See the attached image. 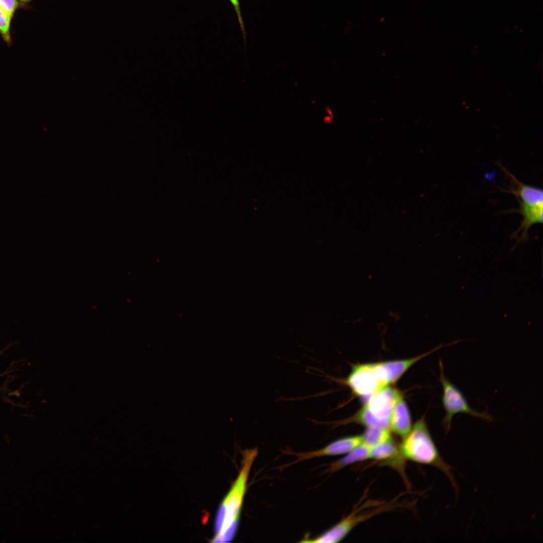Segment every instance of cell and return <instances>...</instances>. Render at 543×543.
Here are the masks:
<instances>
[{
    "label": "cell",
    "mask_w": 543,
    "mask_h": 543,
    "mask_svg": "<svg viewBox=\"0 0 543 543\" xmlns=\"http://www.w3.org/2000/svg\"><path fill=\"white\" fill-rule=\"evenodd\" d=\"M362 443L361 435H353L334 440L325 446L315 450L306 452H294L285 450V454L293 455L296 459L282 468L290 466L300 462L324 456H334L346 454Z\"/></svg>",
    "instance_id": "cell-7"
},
{
    "label": "cell",
    "mask_w": 543,
    "mask_h": 543,
    "mask_svg": "<svg viewBox=\"0 0 543 543\" xmlns=\"http://www.w3.org/2000/svg\"><path fill=\"white\" fill-rule=\"evenodd\" d=\"M374 502L370 501L366 502L360 506H358L357 509H354L345 518L342 519L337 524L322 534L313 538L305 537L304 538L303 541L304 542L315 543H335L339 542L360 523L366 521L375 515L389 511L395 506V502H381L379 504L375 506L374 508H372L373 506L379 502L378 501L372 506L371 508L369 509Z\"/></svg>",
    "instance_id": "cell-4"
},
{
    "label": "cell",
    "mask_w": 543,
    "mask_h": 543,
    "mask_svg": "<svg viewBox=\"0 0 543 543\" xmlns=\"http://www.w3.org/2000/svg\"><path fill=\"white\" fill-rule=\"evenodd\" d=\"M13 17L0 6V35L8 46L13 43L10 31Z\"/></svg>",
    "instance_id": "cell-15"
},
{
    "label": "cell",
    "mask_w": 543,
    "mask_h": 543,
    "mask_svg": "<svg viewBox=\"0 0 543 543\" xmlns=\"http://www.w3.org/2000/svg\"><path fill=\"white\" fill-rule=\"evenodd\" d=\"M229 1L230 2L231 4L232 5V6H233V8L234 9V10L235 11V13L236 14V15H237V18H238V22H239V25H240V27L241 28V31L242 32V34H243V36L244 43H245V45L246 46V34L245 29V27H244V22H243L242 17V15H241V11H240V5H239V0H229Z\"/></svg>",
    "instance_id": "cell-17"
},
{
    "label": "cell",
    "mask_w": 543,
    "mask_h": 543,
    "mask_svg": "<svg viewBox=\"0 0 543 543\" xmlns=\"http://www.w3.org/2000/svg\"><path fill=\"white\" fill-rule=\"evenodd\" d=\"M402 395L396 389L387 386L370 396L358 412L354 419L368 427L390 430V421L393 408Z\"/></svg>",
    "instance_id": "cell-3"
},
{
    "label": "cell",
    "mask_w": 543,
    "mask_h": 543,
    "mask_svg": "<svg viewBox=\"0 0 543 543\" xmlns=\"http://www.w3.org/2000/svg\"><path fill=\"white\" fill-rule=\"evenodd\" d=\"M345 383L357 396L369 398L384 387L377 378L373 363L353 366Z\"/></svg>",
    "instance_id": "cell-6"
},
{
    "label": "cell",
    "mask_w": 543,
    "mask_h": 543,
    "mask_svg": "<svg viewBox=\"0 0 543 543\" xmlns=\"http://www.w3.org/2000/svg\"><path fill=\"white\" fill-rule=\"evenodd\" d=\"M257 454L256 447L243 451L240 471L218 510L215 521L216 534L212 542H229L233 539L237 530L249 473Z\"/></svg>",
    "instance_id": "cell-1"
},
{
    "label": "cell",
    "mask_w": 543,
    "mask_h": 543,
    "mask_svg": "<svg viewBox=\"0 0 543 543\" xmlns=\"http://www.w3.org/2000/svg\"><path fill=\"white\" fill-rule=\"evenodd\" d=\"M23 5L25 6L32 0H19Z\"/></svg>",
    "instance_id": "cell-18"
},
{
    "label": "cell",
    "mask_w": 543,
    "mask_h": 543,
    "mask_svg": "<svg viewBox=\"0 0 543 543\" xmlns=\"http://www.w3.org/2000/svg\"><path fill=\"white\" fill-rule=\"evenodd\" d=\"M439 366V381L443 389L442 403L445 411L442 424L445 432L447 433L450 431L452 418L458 413L467 414L489 422L493 421L494 418L487 412H478L470 406L462 392L445 377L441 360Z\"/></svg>",
    "instance_id": "cell-5"
},
{
    "label": "cell",
    "mask_w": 543,
    "mask_h": 543,
    "mask_svg": "<svg viewBox=\"0 0 543 543\" xmlns=\"http://www.w3.org/2000/svg\"><path fill=\"white\" fill-rule=\"evenodd\" d=\"M370 452L371 448L361 443L342 458L327 465L326 472L335 473L348 465L370 459Z\"/></svg>",
    "instance_id": "cell-13"
},
{
    "label": "cell",
    "mask_w": 543,
    "mask_h": 543,
    "mask_svg": "<svg viewBox=\"0 0 543 543\" xmlns=\"http://www.w3.org/2000/svg\"><path fill=\"white\" fill-rule=\"evenodd\" d=\"M412 428L411 419L407 405L402 396L397 401L392 412L390 430L404 438Z\"/></svg>",
    "instance_id": "cell-11"
},
{
    "label": "cell",
    "mask_w": 543,
    "mask_h": 543,
    "mask_svg": "<svg viewBox=\"0 0 543 543\" xmlns=\"http://www.w3.org/2000/svg\"><path fill=\"white\" fill-rule=\"evenodd\" d=\"M502 168L511 179L514 185L513 188L506 192L514 195L517 200L535 205L543 206V192L541 189L521 183L506 168L503 167Z\"/></svg>",
    "instance_id": "cell-12"
},
{
    "label": "cell",
    "mask_w": 543,
    "mask_h": 543,
    "mask_svg": "<svg viewBox=\"0 0 543 543\" xmlns=\"http://www.w3.org/2000/svg\"><path fill=\"white\" fill-rule=\"evenodd\" d=\"M370 459L378 465L390 467L397 471L407 481L405 473V462L398 445L391 437L385 442L371 448Z\"/></svg>",
    "instance_id": "cell-8"
},
{
    "label": "cell",
    "mask_w": 543,
    "mask_h": 543,
    "mask_svg": "<svg viewBox=\"0 0 543 543\" xmlns=\"http://www.w3.org/2000/svg\"><path fill=\"white\" fill-rule=\"evenodd\" d=\"M442 346L411 358L373 363L375 375L383 387L389 386L395 383L417 361Z\"/></svg>",
    "instance_id": "cell-9"
},
{
    "label": "cell",
    "mask_w": 543,
    "mask_h": 543,
    "mask_svg": "<svg viewBox=\"0 0 543 543\" xmlns=\"http://www.w3.org/2000/svg\"><path fill=\"white\" fill-rule=\"evenodd\" d=\"M361 437L362 443L371 448L385 442L392 436L389 429L368 427Z\"/></svg>",
    "instance_id": "cell-14"
},
{
    "label": "cell",
    "mask_w": 543,
    "mask_h": 543,
    "mask_svg": "<svg viewBox=\"0 0 543 543\" xmlns=\"http://www.w3.org/2000/svg\"><path fill=\"white\" fill-rule=\"evenodd\" d=\"M401 454L407 460L434 467L449 479L456 495L458 487L451 467L441 457L429 431L424 418L414 425L409 433L403 438L399 445Z\"/></svg>",
    "instance_id": "cell-2"
},
{
    "label": "cell",
    "mask_w": 543,
    "mask_h": 543,
    "mask_svg": "<svg viewBox=\"0 0 543 543\" xmlns=\"http://www.w3.org/2000/svg\"><path fill=\"white\" fill-rule=\"evenodd\" d=\"M519 208L516 211L521 214L523 220L520 227L513 235L516 237L518 234L522 231L518 237V242L525 241L528 238L527 232L529 228L536 223H542L543 206L535 205L518 200Z\"/></svg>",
    "instance_id": "cell-10"
},
{
    "label": "cell",
    "mask_w": 543,
    "mask_h": 543,
    "mask_svg": "<svg viewBox=\"0 0 543 543\" xmlns=\"http://www.w3.org/2000/svg\"><path fill=\"white\" fill-rule=\"evenodd\" d=\"M0 6L13 17L18 9L25 7L19 0H0Z\"/></svg>",
    "instance_id": "cell-16"
}]
</instances>
